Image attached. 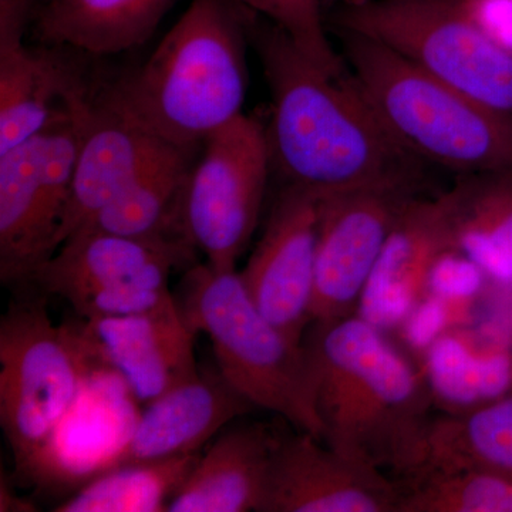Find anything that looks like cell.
Here are the masks:
<instances>
[{
	"label": "cell",
	"mask_w": 512,
	"mask_h": 512,
	"mask_svg": "<svg viewBox=\"0 0 512 512\" xmlns=\"http://www.w3.org/2000/svg\"><path fill=\"white\" fill-rule=\"evenodd\" d=\"M248 37L271 93L266 136L285 185L318 195L367 187L420 192L424 164L389 137L349 72L320 69L284 30L251 10Z\"/></svg>",
	"instance_id": "obj_1"
},
{
	"label": "cell",
	"mask_w": 512,
	"mask_h": 512,
	"mask_svg": "<svg viewBox=\"0 0 512 512\" xmlns=\"http://www.w3.org/2000/svg\"><path fill=\"white\" fill-rule=\"evenodd\" d=\"M308 350L322 441L403 478L424 463L433 406L424 373L359 315L313 323Z\"/></svg>",
	"instance_id": "obj_2"
},
{
	"label": "cell",
	"mask_w": 512,
	"mask_h": 512,
	"mask_svg": "<svg viewBox=\"0 0 512 512\" xmlns=\"http://www.w3.org/2000/svg\"><path fill=\"white\" fill-rule=\"evenodd\" d=\"M248 12L235 0H192L147 62L94 101L171 146L200 148L244 114Z\"/></svg>",
	"instance_id": "obj_3"
},
{
	"label": "cell",
	"mask_w": 512,
	"mask_h": 512,
	"mask_svg": "<svg viewBox=\"0 0 512 512\" xmlns=\"http://www.w3.org/2000/svg\"><path fill=\"white\" fill-rule=\"evenodd\" d=\"M335 33L353 83L404 153L460 175L512 170V114L485 106L373 40Z\"/></svg>",
	"instance_id": "obj_4"
},
{
	"label": "cell",
	"mask_w": 512,
	"mask_h": 512,
	"mask_svg": "<svg viewBox=\"0 0 512 512\" xmlns=\"http://www.w3.org/2000/svg\"><path fill=\"white\" fill-rule=\"evenodd\" d=\"M177 302L191 329L211 340L221 375L255 409L322 440L308 350L265 318L237 269L190 266Z\"/></svg>",
	"instance_id": "obj_5"
},
{
	"label": "cell",
	"mask_w": 512,
	"mask_h": 512,
	"mask_svg": "<svg viewBox=\"0 0 512 512\" xmlns=\"http://www.w3.org/2000/svg\"><path fill=\"white\" fill-rule=\"evenodd\" d=\"M329 25L373 40L485 106L512 114V55L481 32L463 0H342Z\"/></svg>",
	"instance_id": "obj_6"
},
{
	"label": "cell",
	"mask_w": 512,
	"mask_h": 512,
	"mask_svg": "<svg viewBox=\"0 0 512 512\" xmlns=\"http://www.w3.org/2000/svg\"><path fill=\"white\" fill-rule=\"evenodd\" d=\"M86 365L45 302H15L0 320V423L18 467L52 444L83 389Z\"/></svg>",
	"instance_id": "obj_7"
},
{
	"label": "cell",
	"mask_w": 512,
	"mask_h": 512,
	"mask_svg": "<svg viewBox=\"0 0 512 512\" xmlns=\"http://www.w3.org/2000/svg\"><path fill=\"white\" fill-rule=\"evenodd\" d=\"M197 249L177 238H130L80 229L37 268L32 282L80 318L147 315L177 306L168 278Z\"/></svg>",
	"instance_id": "obj_8"
},
{
	"label": "cell",
	"mask_w": 512,
	"mask_h": 512,
	"mask_svg": "<svg viewBox=\"0 0 512 512\" xmlns=\"http://www.w3.org/2000/svg\"><path fill=\"white\" fill-rule=\"evenodd\" d=\"M266 127L241 114L202 143L178 205L181 237L218 269L237 268L264 204L271 170Z\"/></svg>",
	"instance_id": "obj_9"
},
{
	"label": "cell",
	"mask_w": 512,
	"mask_h": 512,
	"mask_svg": "<svg viewBox=\"0 0 512 512\" xmlns=\"http://www.w3.org/2000/svg\"><path fill=\"white\" fill-rule=\"evenodd\" d=\"M87 106L0 154V278L5 285L32 281L57 251Z\"/></svg>",
	"instance_id": "obj_10"
},
{
	"label": "cell",
	"mask_w": 512,
	"mask_h": 512,
	"mask_svg": "<svg viewBox=\"0 0 512 512\" xmlns=\"http://www.w3.org/2000/svg\"><path fill=\"white\" fill-rule=\"evenodd\" d=\"M419 194L402 187H367L319 195L312 323L357 311L394 222Z\"/></svg>",
	"instance_id": "obj_11"
},
{
	"label": "cell",
	"mask_w": 512,
	"mask_h": 512,
	"mask_svg": "<svg viewBox=\"0 0 512 512\" xmlns=\"http://www.w3.org/2000/svg\"><path fill=\"white\" fill-rule=\"evenodd\" d=\"M84 365L113 370L140 403L200 375L197 333L180 306L147 315L80 318L63 325Z\"/></svg>",
	"instance_id": "obj_12"
},
{
	"label": "cell",
	"mask_w": 512,
	"mask_h": 512,
	"mask_svg": "<svg viewBox=\"0 0 512 512\" xmlns=\"http://www.w3.org/2000/svg\"><path fill=\"white\" fill-rule=\"evenodd\" d=\"M319 195L285 185L241 274L252 301L282 332L303 343L312 323Z\"/></svg>",
	"instance_id": "obj_13"
},
{
	"label": "cell",
	"mask_w": 512,
	"mask_h": 512,
	"mask_svg": "<svg viewBox=\"0 0 512 512\" xmlns=\"http://www.w3.org/2000/svg\"><path fill=\"white\" fill-rule=\"evenodd\" d=\"M399 500L397 480L298 431L279 436L261 512H397Z\"/></svg>",
	"instance_id": "obj_14"
},
{
	"label": "cell",
	"mask_w": 512,
	"mask_h": 512,
	"mask_svg": "<svg viewBox=\"0 0 512 512\" xmlns=\"http://www.w3.org/2000/svg\"><path fill=\"white\" fill-rule=\"evenodd\" d=\"M453 188L434 198L420 195L404 204L362 293L357 315L389 332L399 329L427 295L434 262L456 247Z\"/></svg>",
	"instance_id": "obj_15"
},
{
	"label": "cell",
	"mask_w": 512,
	"mask_h": 512,
	"mask_svg": "<svg viewBox=\"0 0 512 512\" xmlns=\"http://www.w3.org/2000/svg\"><path fill=\"white\" fill-rule=\"evenodd\" d=\"M254 409L221 372H200L146 404L130 436L101 470L200 453L227 424Z\"/></svg>",
	"instance_id": "obj_16"
},
{
	"label": "cell",
	"mask_w": 512,
	"mask_h": 512,
	"mask_svg": "<svg viewBox=\"0 0 512 512\" xmlns=\"http://www.w3.org/2000/svg\"><path fill=\"white\" fill-rule=\"evenodd\" d=\"M173 147L90 101L82 114V143L57 249Z\"/></svg>",
	"instance_id": "obj_17"
},
{
	"label": "cell",
	"mask_w": 512,
	"mask_h": 512,
	"mask_svg": "<svg viewBox=\"0 0 512 512\" xmlns=\"http://www.w3.org/2000/svg\"><path fill=\"white\" fill-rule=\"evenodd\" d=\"M278 440L262 423L224 431L198 458L167 511L261 512Z\"/></svg>",
	"instance_id": "obj_18"
},
{
	"label": "cell",
	"mask_w": 512,
	"mask_h": 512,
	"mask_svg": "<svg viewBox=\"0 0 512 512\" xmlns=\"http://www.w3.org/2000/svg\"><path fill=\"white\" fill-rule=\"evenodd\" d=\"M174 0H42L33 30L40 42L96 56L144 45Z\"/></svg>",
	"instance_id": "obj_19"
},
{
	"label": "cell",
	"mask_w": 512,
	"mask_h": 512,
	"mask_svg": "<svg viewBox=\"0 0 512 512\" xmlns=\"http://www.w3.org/2000/svg\"><path fill=\"white\" fill-rule=\"evenodd\" d=\"M197 151L198 148H171L77 231L185 241L178 234V205Z\"/></svg>",
	"instance_id": "obj_20"
},
{
	"label": "cell",
	"mask_w": 512,
	"mask_h": 512,
	"mask_svg": "<svg viewBox=\"0 0 512 512\" xmlns=\"http://www.w3.org/2000/svg\"><path fill=\"white\" fill-rule=\"evenodd\" d=\"M424 377L433 402L446 414L467 413L512 390V352L447 332L426 353Z\"/></svg>",
	"instance_id": "obj_21"
},
{
	"label": "cell",
	"mask_w": 512,
	"mask_h": 512,
	"mask_svg": "<svg viewBox=\"0 0 512 512\" xmlns=\"http://www.w3.org/2000/svg\"><path fill=\"white\" fill-rule=\"evenodd\" d=\"M456 247L490 279L512 285V170L460 175Z\"/></svg>",
	"instance_id": "obj_22"
},
{
	"label": "cell",
	"mask_w": 512,
	"mask_h": 512,
	"mask_svg": "<svg viewBox=\"0 0 512 512\" xmlns=\"http://www.w3.org/2000/svg\"><path fill=\"white\" fill-rule=\"evenodd\" d=\"M397 483V512H512V474L498 468L429 460Z\"/></svg>",
	"instance_id": "obj_23"
},
{
	"label": "cell",
	"mask_w": 512,
	"mask_h": 512,
	"mask_svg": "<svg viewBox=\"0 0 512 512\" xmlns=\"http://www.w3.org/2000/svg\"><path fill=\"white\" fill-rule=\"evenodd\" d=\"M201 453L104 468L56 512H160L190 476Z\"/></svg>",
	"instance_id": "obj_24"
},
{
	"label": "cell",
	"mask_w": 512,
	"mask_h": 512,
	"mask_svg": "<svg viewBox=\"0 0 512 512\" xmlns=\"http://www.w3.org/2000/svg\"><path fill=\"white\" fill-rule=\"evenodd\" d=\"M478 464L512 474V390L467 413L431 421L424 461Z\"/></svg>",
	"instance_id": "obj_25"
},
{
	"label": "cell",
	"mask_w": 512,
	"mask_h": 512,
	"mask_svg": "<svg viewBox=\"0 0 512 512\" xmlns=\"http://www.w3.org/2000/svg\"><path fill=\"white\" fill-rule=\"evenodd\" d=\"M323 6L325 0H288L289 23L285 33L320 69L342 76L348 73V67L330 43Z\"/></svg>",
	"instance_id": "obj_26"
},
{
	"label": "cell",
	"mask_w": 512,
	"mask_h": 512,
	"mask_svg": "<svg viewBox=\"0 0 512 512\" xmlns=\"http://www.w3.org/2000/svg\"><path fill=\"white\" fill-rule=\"evenodd\" d=\"M468 302L447 301L427 293L410 315L404 319L400 330L407 348L414 352H427L441 338L450 332L454 320L466 311Z\"/></svg>",
	"instance_id": "obj_27"
},
{
	"label": "cell",
	"mask_w": 512,
	"mask_h": 512,
	"mask_svg": "<svg viewBox=\"0 0 512 512\" xmlns=\"http://www.w3.org/2000/svg\"><path fill=\"white\" fill-rule=\"evenodd\" d=\"M487 278L483 269L460 249H448L431 268L427 293L447 301L471 302L484 288Z\"/></svg>",
	"instance_id": "obj_28"
},
{
	"label": "cell",
	"mask_w": 512,
	"mask_h": 512,
	"mask_svg": "<svg viewBox=\"0 0 512 512\" xmlns=\"http://www.w3.org/2000/svg\"><path fill=\"white\" fill-rule=\"evenodd\" d=\"M463 5L481 32L512 55V0H463Z\"/></svg>",
	"instance_id": "obj_29"
},
{
	"label": "cell",
	"mask_w": 512,
	"mask_h": 512,
	"mask_svg": "<svg viewBox=\"0 0 512 512\" xmlns=\"http://www.w3.org/2000/svg\"><path fill=\"white\" fill-rule=\"evenodd\" d=\"M256 15L268 19L282 30L288 28L289 9L288 0H235Z\"/></svg>",
	"instance_id": "obj_30"
},
{
	"label": "cell",
	"mask_w": 512,
	"mask_h": 512,
	"mask_svg": "<svg viewBox=\"0 0 512 512\" xmlns=\"http://www.w3.org/2000/svg\"><path fill=\"white\" fill-rule=\"evenodd\" d=\"M339 2H342V0H325V5L329 3L330 6H335L338 5Z\"/></svg>",
	"instance_id": "obj_31"
}]
</instances>
